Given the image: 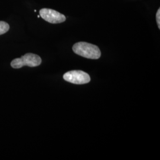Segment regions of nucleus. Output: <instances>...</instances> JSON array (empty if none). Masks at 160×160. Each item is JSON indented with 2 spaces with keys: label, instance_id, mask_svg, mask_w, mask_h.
<instances>
[{
  "label": "nucleus",
  "instance_id": "nucleus-3",
  "mask_svg": "<svg viewBox=\"0 0 160 160\" xmlns=\"http://www.w3.org/2000/svg\"><path fill=\"white\" fill-rule=\"evenodd\" d=\"M63 79L75 84H84L90 81V75L80 70H74L66 72L63 75Z\"/></svg>",
  "mask_w": 160,
  "mask_h": 160
},
{
  "label": "nucleus",
  "instance_id": "nucleus-5",
  "mask_svg": "<svg viewBox=\"0 0 160 160\" xmlns=\"http://www.w3.org/2000/svg\"><path fill=\"white\" fill-rule=\"evenodd\" d=\"M10 29V26L7 23L3 21H0V35L7 33Z\"/></svg>",
  "mask_w": 160,
  "mask_h": 160
},
{
  "label": "nucleus",
  "instance_id": "nucleus-1",
  "mask_svg": "<svg viewBox=\"0 0 160 160\" xmlns=\"http://www.w3.org/2000/svg\"><path fill=\"white\" fill-rule=\"evenodd\" d=\"M75 53L82 57L92 59H97L101 57V51L96 45L84 42L76 43L72 46Z\"/></svg>",
  "mask_w": 160,
  "mask_h": 160
},
{
  "label": "nucleus",
  "instance_id": "nucleus-4",
  "mask_svg": "<svg viewBox=\"0 0 160 160\" xmlns=\"http://www.w3.org/2000/svg\"><path fill=\"white\" fill-rule=\"evenodd\" d=\"M39 14L43 20L52 24L63 23L66 20V17L63 14L50 8L41 9Z\"/></svg>",
  "mask_w": 160,
  "mask_h": 160
},
{
  "label": "nucleus",
  "instance_id": "nucleus-2",
  "mask_svg": "<svg viewBox=\"0 0 160 160\" xmlns=\"http://www.w3.org/2000/svg\"><path fill=\"white\" fill-rule=\"evenodd\" d=\"M42 59L39 56L32 53L25 54L21 58L14 59L11 62L12 68L15 69L21 68L24 66L29 67H35L40 65Z\"/></svg>",
  "mask_w": 160,
  "mask_h": 160
},
{
  "label": "nucleus",
  "instance_id": "nucleus-6",
  "mask_svg": "<svg viewBox=\"0 0 160 160\" xmlns=\"http://www.w3.org/2000/svg\"><path fill=\"white\" fill-rule=\"evenodd\" d=\"M156 20L159 29H160V9L159 8L156 14Z\"/></svg>",
  "mask_w": 160,
  "mask_h": 160
}]
</instances>
